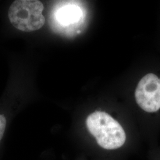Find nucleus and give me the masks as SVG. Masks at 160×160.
I'll use <instances>...</instances> for the list:
<instances>
[{
    "label": "nucleus",
    "mask_w": 160,
    "mask_h": 160,
    "mask_svg": "<svg viewBox=\"0 0 160 160\" xmlns=\"http://www.w3.org/2000/svg\"><path fill=\"white\" fill-rule=\"evenodd\" d=\"M89 141L86 146L100 158H116L132 150V144L123 126L108 112L95 110L85 120Z\"/></svg>",
    "instance_id": "f257e3e1"
},
{
    "label": "nucleus",
    "mask_w": 160,
    "mask_h": 160,
    "mask_svg": "<svg viewBox=\"0 0 160 160\" xmlns=\"http://www.w3.org/2000/svg\"><path fill=\"white\" fill-rule=\"evenodd\" d=\"M98 160H116L114 158H101V159Z\"/></svg>",
    "instance_id": "423d86ee"
},
{
    "label": "nucleus",
    "mask_w": 160,
    "mask_h": 160,
    "mask_svg": "<svg viewBox=\"0 0 160 160\" xmlns=\"http://www.w3.org/2000/svg\"><path fill=\"white\" fill-rule=\"evenodd\" d=\"M44 6L38 0L14 1L8 10V18L17 30L31 32L41 29L45 23L42 14Z\"/></svg>",
    "instance_id": "f03ea898"
},
{
    "label": "nucleus",
    "mask_w": 160,
    "mask_h": 160,
    "mask_svg": "<svg viewBox=\"0 0 160 160\" xmlns=\"http://www.w3.org/2000/svg\"><path fill=\"white\" fill-rule=\"evenodd\" d=\"M80 9L75 6H67L61 8L58 14V20L63 24L75 23L80 18Z\"/></svg>",
    "instance_id": "20e7f679"
},
{
    "label": "nucleus",
    "mask_w": 160,
    "mask_h": 160,
    "mask_svg": "<svg viewBox=\"0 0 160 160\" xmlns=\"http://www.w3.org/2000/svg\"><path fill=\"white\" fill-rule=\"evenodd\" d=\"M149 160H160V146L157 145L150 149Z\"/></svg>",
    "instance_id": "39448f33"
},
{
    "label": "nucleus",
    "mask_w": 160,
    "mask_h": 160,
    "mask_svg": "<svg viewBox=\"0 0 160 160\" xmlns=\"http://www.w3.org/2000/svg\"><path fill=\"white\" fill-rule=\"evenodd\" d=\"M80 33H81V31H80V30H78V31H77V33H78V34H80Z\"/></svg>",
    "instance_id": "0eeeda50"
},
{
    "label": "nucleus",
    "mask_w": 160,
    "mask_h": 160,
    "mask_svg": "<svg viewBox=\"0 0 160 160\" xmlns=\"http://www.w3.org/2000/svg\"><path fill=\"white\" fill-rule=\"evenodd\" d=\"M77 160H85V158H80V159H78Z\"/></svg>",
    "instance_id": "6e6552de"
},
{
    "label": "nucleus",
    "mask_w": 160,
    "mask_h": 160,
    "mask_svg": "<svg viewBox=\"0 0 160 160\" xmlns=\"http://www.w3.org/2000/svg\"><path fill=\"white\" fill-rule=\"evenodd\" d=\"M135 97L145 113L152 116L160 113V78L153 73L145 75L138 84Z\"/></svg>",
    "instance_id": "7ed1b4c3"
}]
</instances>
